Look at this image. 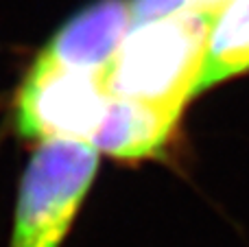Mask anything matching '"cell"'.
Masks as SVG:
<instances>
[{"mask_svg": "<svg viewBox=\"0 0 249 247\" xmlns=\"http://www.w3.org/2000/svg\"><path fill=\"white\" fill-rule=\"evenodd\" d=\"M212 18V13L184 11L136 22L101 72L105 92L181 112L197 92Z\"/></svg>", "mask_w": 249, "mask_h": 247, "instance_id": "obj_1", "label": "cell"}, {"mask_svg": "<svg viewBox=\"0 0 249 247\" xmlns=\"http://www.w3.org/2000/svg\"><path fill=\"white\" fill-rule=\"evenodd\" d=\"M99 166L88 140H44L22 175L9 247H61Z\"/></svg>", "mask_w": 249, "mask_h": 247, "instance_id": "obj_2", "label": "cell"}, {"mask_svg": "<svg viewBox=\"0 0 249 247\" xmlns=\"http://www.w3.org/2000/svg\"><path fill=\"white\" fill-rule=\"evenodd\" d=\"M107 101L101 72L66 68L35 57L13 105L16 129L24 138L90 142Z\"/></svg>", "mask_w": 249, "mask_h": 247, "instance_id": "obj_3", "label": "cell"}, {"mask_svg": "<svg viewBox=\"0 0 249 247\" xmlns=\"http://www.w3.org/2000/svg\"><path fill=\"white\" fill-rule=\"evenodd\" d=\"M131 22L129 0H94L64 22L37 57L66 68L103 72Z\"/></svg>", "mask_w": 249, "mask_h": 247, "instance_id": "obj_4", "label": "cell"}, {"mask_svg": "<svg viewBox=\"0 0 249 247\" xmlns=\"http://www.w3.org/2000/svg\"><path fill=\"white\" fill-rule=\"evenodd\" d=\"M179 109L109 96L105 114L90 142L118 160H144L158 156L168 142Z\"/></svg>", "mask_w": 249, "mask_h": 247, "instance_id": "obj_5", "label": "cell"}, {"mask_svg": "<svg viewBox=\"0 0 249 247\" xmlns=\"http://www.w3.org/2000/svg\"><path fill=\"white\" fill-rule=\"evenodd\" d=\"M249 70V0H228L214 13L197 92ZM195 92V94H197Z\"/></svg>", "mask_w": 249, "mask_h": 247, "instance_id": "obj_6", "label": "cell"}]
</instances>
